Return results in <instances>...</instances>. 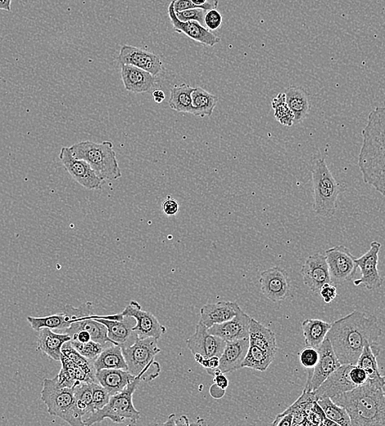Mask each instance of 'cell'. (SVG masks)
Masks as SVG:
<instances>
[{
    "instance_id": "28",
    "label": "cell",
    "mask_w": 385,
    "mask_h": 426,
    "mask_svg": "<svg viewBox=\"0 0 385 426\" xmlns=\"http://www.w3.org/2000/svg\"><path fill=\"white\" fill-rule=\"evenodd\" d=\"M60 362L62 368L59 375L57 376V382L60 385L66 388H74L75 386L83 382L93 383L90 376L81 367L69 360L63 354H62Z\"/></svg>"
},
{
    "instance_id": "47",
    "label": "cell",
    "mask_w": 385,
    "mask_h": 426,
    "mask_svg": "<svg viewBox=\"0 0 385 426\" xmlns=\"http://www.w3.org/2000/svg\"><path fill=\"white\" fill-rule=\"evenodd\" d=\"M319 294L325 303L329 304L337 296V288L331 283H326L321 287Z\"/></svg>"
},
{
    "instance_id": "6",
    "label": "cell",
    "mask_w": 385,
    "mask_h": 426,
    "mask_svg": "<svg viewBox=\"0 0 385 426\" xmlns=\"http://www.w3.org/2000/svg\"><path fill=\"white\" fill-rule=\"evenodd\" d=\"M140 382V377H135L122 392L112 395L107 405L87 417L84 421L85 425L100 423L105 419H109L117 424H135L140 418V412L133 405V394Z\"/></svg>"
},
{
    "instance_id": "31",
    "label": "cell",
    "mask_w": 385,
    "mask_h": 426,
    "mask_svg": "<svg viewBox=\"0 0 385 426\" xmlns=\"http://www.w3.org/2000/svg\"><path fill=\"white\" fill-rule=\"evenodd\" d=\"M332 324L319 319H307L302 323L305 345L318 349L326 338Z\"/></svg>"
},
{
    "instance_id": "45",
    "label": "cell",
    "mask_w": 385,
    "mask_h": 426,
    "mask_svg": "<svg viewBox=\"0 0 385 426\" xmlns=\"http://www.w3.org/2000/svg\"><path fill=\"white\" fill-rule=\"evenodd\" d=\"M221 24H223V16H221L219 11L211 10L207 11L205 16V28L214 32L220 29Z\"/></svg>"
},
{
    "instance_id": "40",
    "label": "cell",
    "mask_w": 385,
    "mask_h": 426,
    "mask_svg": "<svg viewBox=\"0 0 385 426\" xmlns=\"http://www.w3.org/2000/svg\"><path fill=\"white\" fill-rule=\"evenodd\" d=\"M272 106L278 122L286 127L294 125V115L286 103L285 93H280L274 98Z\"/></svg>"
},
{
    "instance_id": "8",
    "label": "cell",
    "mask_w": 385,
    "mask_h": 426,
    "mask_svg": "<svg viewBox=\"0 0 385 426\" xmlns=\"http://www.w3.org/2000/svg\"><path fill=\"white\" fill-rule=\"evenodd\" d=\"M42 387L41 398L47 407L48 414L59 417L72 426L85 425L77 411L74 388L60 385L57 376L53 379H44Z\"/></svg>"
},
{
    "instance_id": "4",
    "label": "cell",
    "mask_w": 385,
    "mask_h": 426,
    "mask_svg": "<svg viewBox=\"0 0 385 426\" xmlns=\"http://www.w3.org/2000/svg\"><path fill=\"white\" fill-rule=\"evenodd\" d=\"M69 148L75 157L85 160L90 164L93 170L104 181L121 178L122 171L119 167L116 152L113 149V142L95 143L88 140L82 141Z\"/></svg>"
},
{
    "instance_id": "41",
    "label": "cell",
    "mask_w": 385,
    "mask_h": 426,
    "mask_svg": "<svg viewBox=\"0 0 385 426\" xmlns=\"http://www.w3.org/2000/svg\"><path fill=\"white\" fill-rule=\"evenodd\" d=\"M73 347L82 355V356L90 359L91 361H95L98 358L102 352L104 351L105 346L95 341H88L87 343H77V342H71Z\"/></svg>"
},
{
    "instance_id": "25",
    "label": "cell",
    "mask_w": 385,
    "mask_h": 426,
    "mask_svg": "<svg viewBox=\"0 0 385 426\" xmlns=\"http://www.w3.org/2000/svg\"><path fill=\"white\" fill-rule=\"evenodd\" d=\"M250 346V338L227 342L223 354L220 357L219 370L227 373L242 368V363L246 358Z\"/></svg>"
},
{
    "instance_id": "42",
    "label": "cell",
    "mask_w": 385,
    "mask_h": 426,
    "mask_svg": "<svg viewBox=\"0 0 385 426\" xmlns=\"http://www.w3.org/2000/svg\"><path fill=\"white\" fill-rule=\"evenodd\" d=\"M92 390L93 405H94L95 411L102 409V408L107 405L109 402L111 394L99 383L93 382Z\"/></svg>"
},
{
    "instance_id": "49",
    "label": "cell",
    "mask_w": 385,
    "mask_h": 426,
    "mask_svg": "<svg viewBox=\"0 0 385 426\" xmlns=\"http://www.w3.org/2000/svg\"><path fill=\"white\" fill-rule=\"evenodd\" d=\"M200 365L205 368L207 373L209 375H212V373L214 371L219 369L220 366V358L219 357H212L210 358L205 359L200 364Z\"/></svg>"
},
{
    "instance_id": "3",
    "label": "cell",
    "mask_w": 385,
    "mask_h": 426,
    "mask_svg": "<svg viewBox=\"0 0 385 426\" xmlns=\"http://www.w3.org/2000/svg\"><path fill=\"white\" fill-rule=\"evenodd\" d=\"M383 380L367 382L347 393L332 398L347 410L353 426L385 425V398Z\"/></svg>"
},
{
    "instance_id": "12",
    "label": "cell",
    "mask_w": 385,
    "mask_h": 426,
    "mask_svg": "<svg viewBox=\"0 0 385 426\" xmlns=\"http://www.w3.org/2000/svg\"><path fill=\"white\" fill-rule=\"evenodd\" d=\"M382 243L373 241L370 248L365 254L360 257H355L357 268H359L361 277L354 281L356 286H364L366 290H374L382 286L384 279L379 272L378 263L379 254Z\"/></svg>"
},
{
    "instance_id": "50",
    "label": "cell",
    "mask_w": 385,
    "mask_h": 426,
    "mask_svg": "<svg viewBox=\"0 0 385 426\" xmlns=\"http://www.w3.org/2000/svg\"><path fill=\"white\" fill-rule=\"evenodd\" d=\"M212 376H214L215 384L219 386L220 388L223 389H227L228 388L229 380L227 376L225 375V373L218 369L214 371Z\"/></svg>"
},
{
    "instance_id": "57",
    "label": "cell",
    "mask_w": 385,
    "mask_h": 426,
    "mask_svg": "<svg viewBox=\"0 0 385 426\" xmlns=\"http://www.w3.org/2000/svg\"><path fill=\"white\" fill-rule=\"evenodd\" d=\"M382 388V391H383V393H384V398H385V376H384V384H383Z\"/></svg>"
},
{
    "instance_id": "51",
    "label": "cell",
    "mask_w": 385,
    "mask_h": 426,
    "mask_svg": "<svg viewBox=\"0 0 385 426\" xmlns=\"http://www.w3.org/2000/svg\"><path fill=\"white\" fill-rule=\"evenodd\" d=\"M294 421V414H279L276 416L275 420L273 421V425L277 426H291L293 425Z\"/></svg>"
},
{
    "instance_id": "14",
    "label": "cell",
    "mask_w": 385,
    "mask_h": 426,
    "mask_svg": "<svg viewBox=\"0 0 385 426\" xmlns=\"http://www.w3.org/2000/svg\"><path fill=\"white\" fill-rule=\"evenodd\" d=\"M259 283L263 295L274 303L284 301L290 295L289 277L286 270L279 266L263 270Z\"/></svg>"
},
{
    "instance_id": "35",
    "label": "cell",
    "mask_w": 385,
    "mask_h": 426,
    "mask_svg": "<svg viewBox=\"0 0 385 426\" xmlns=\"http://www.w3.org/2000/svg\"><path fill=\"white\" fill-rule=\"evenodd\" d=\"M194 87L187 84L176 85L171 89L170 108L178 113L192 114V92Z\"/></svg>"
},
{
    "instance_id": "10",
    "label": "cell",
    "mask_w": 385,
    "mask_h": 426,
    "mask_svg": "<svg viewBox=\"0 0 385 426\" xmlns=\"http://www.w3.org/2000/svg\"><path fill=\"white\" fill-rule=\"evenodd\" d=\"M59 158L73 179L84 188L90 190L99 189L104 184V181L100 178L90 164L85 160L75 157L70 148H62Z\"/></svg>"
},
{
    "instance_id": "2",
    "label": "cell",
    "mask_w": 385,
    "mask_h": 426,
    "mask_svg": "<svg viewBox=\"0 0 385 426\" xmlns=\"http://www.w3.org/2000/svg\"><path fill=\"white\" fill-rule=\"evenodd\" d=\"M362 139L358 156L362 178L385 197V105L371 111Z\"/></svg>"
},
{
    "instance_id": "53",
    "label": "cell",
    "mask_w": 385,
    "mask_h": 426,
    "mask_svg": "<svg viewBox=\"0 0 385 426\" xmlns=\"http://www.w3.org/2000/svg\"><path fill=\"white\" fill-rule=\"evenodd\" d=\"M225 389H221L216 384L212 385L210 388V394L212 398L220 399L225 395Z\"/></svg>"
},
{
    "instance_id": "22",
    "label": "cell",
    "mask_w": 385,
    "mask_h": 426,
    "mask_svg": "<svg viewBox=\"0 0 385 426\" xmlns=\"http://www.w3.org/2000/svg\"><path fill=\"white\" fill-rule=\"evenodd\" d=\"M82 313V308H74L66 305L63 313L48 315L46 317H28L30 326L35 331L42 329L66 330L71 326L74 320H76Z\"/></svg>"
},
{
    "instance_id": "21",
    "label": "cell",
    "mask_w": 385,
    "mask_h": 426,
    "mask_svg": "<svg viewBox=\"0 0 385 426\" xmlns=\"http://www.w3.org/2000/svg\"><path fill=\"white\" fill-rule=\"evenodd\" d=\"M250 322L251 317L241 309L236 317L227 322L216 324L207 331L225 342L241 340L250 338Z\"/></svg>"
},
{
    "instance_id": "19",
    "label": "cell",
    "mask_w": 385,
    "mask_h": 426,
    "mask_svg": "<svg viewBox=\"0 0 385 426\" xmlns=\"http://www.w3.org/2000/svg\"><path fill=\"white\" fill-rule=\"evenodd\" d=\"M353 367V364H343L332 373L320 387L313 391L317 400L324 398H332L356 389L357 386L352 382L349 375Z\"/></svg>"
},
{
    "instance_id": "18",
    "label": "cell",
    "mask_w": 385,
    "mask_h": 426,
    "mask_svg": "<svg viewBox=\"0 0 385 426\" xmlns=\"http://www.w3.org/2000/svg\"><path fill=\"white\" fill-rule=\"evenodd\" d=\"M167 11L176 33L184 34L193 39L194 41L203 44V46L214 47L220 41L219 37H216L211 30L199 24V22L180 21L176 17L172 2L168 6Z\"/></svg>"
},
{
    "instance_id": "11",
    "label": "cell",
    "mask_w": 385,
    "mask_h": 426,
    "mask_svg": "<svg viewBox=\"0 0 385 426\" xmlns=\"http://www.w3.org/2000/svg\"><path fill=\"white\" fill-rule=\"evenodd\" d=\"M320 358L317 366L309 372L304 390L308 392L315 391L320 385L328 378L335 371L342 365L336 356L329 339L326 338L320 347L317 349Z\"/></svg>"
},
{
    "instance_id": "33",
    "label": "cell",
    "mask_w": 385,
    "mask_h": 426,
    "mask_svg": "<svg viewBox=\"0 0 385 426\" xmlns=\"http://www.w3.org/2000/svg\"><path fill=\"white\" fill-rule=\"evenodd\" d=\"M192 114L199 118L211 117L218 103V97L210 94L201 87L192 92Z\"/></svg>"
},
{
    "instance_id": "55",
    "label": "cell",
    "mask_w": 385,
    "mask_h": 426,
    "mask_svg": "<svg viewBox=\"0 0 385 426\" xmlns=\"http://www.w3.org/2000/svg\"><path fill=\"white\" fill-rule=\"evenodd\" d=\"M189 421L187 416H180L179 419L176 420V425H189Z\"/></svg>"
},
{
    "instance_id": "48",
    "label": "cell",
    "mask_w": 385,
    "mask_h": 426,
    "mask_svg": "<svg viewBox=\"0 0 385 426\" xmlns=\"http://www.w3.org/2000/svg\"><path fill=\"white\" fill-rule=\"evenodd\" d=\"M162 211L167 216H173L179 212V203L171 196H167L165 202L162 203Z\"/></svg>"
},
{
    "instance_id": "32",
    "label": "cell",
    "mask_w": 385,
    "mask_h": 426,
    "mask_svg": "<svg viewBox=\"0 0 385 426\" xmlns=\"http://www.w3.org/2000/svg\"><path fill=\"white\" fill-rule=\"evenodd\" d=\"M96 371L103 369L127 370V364L120 345L112 344L105 348L94 361Z\"/></svg>"
},
{
    "instance_id": "26",
    "label": "cell",
    "mask_w": 385,
    "mask_h": 426,
    "mask_svg": "<svg viewBox=\"0 0 385 426\" xmlns=\"http://www.w3.org/2000/svg\"><path fill=\"white\" fill-rule=\"evenodd\" d=\"M96 379L111 394V396L122 391L128 385L135 379V376L127 370L103 369L96 371Z\"/></svg>"
},
{
    "instance_id": "9",
    "label": "cell",
    "mask_w": 385,
    "mask_h": 426,
    "mask_svg": "<svg viewBox=\"0 0 385 426\" xmlns=\"http://www.w3.org/2000/svg\"><path fill=\"white\" fill-rule=\"evenodd\" d=\"M325 256L329 266L331 283L340 285L355 277L357 270L355 257L348 248L344 246L330 248L325 252Z\"/></svg>"
},
{
    "instance_id": "1",
    "label": "cell",
    "mask_w": 385,
    "mask_h": 426,
    "mask_svg": "<svg viewBox=\"0 0 385 426\" xmlns=\"http://www.w3.org/2000/svg\"><path fill=\"white\" fill-rule=\"evenodd\" d=\"M383 334L378 319L373 315L353 311L331 325L326 338L330 341L336 356L342 364L357 365L366 344H377Z\"/></svg>"
},
{
    "instance_id": "58",
    "label": "cell",
    "mask_w": 385,
    "mask_h": 426,
    "mask_svg": "<svg viewBox=\"0 0 385 426\" xmlns=\"http://www.w3.org/2000/svg\"><path fill=\"white\" fill-rule=\"evenodd\" d=\"M0 10H2L1 3H0Z\"/></svg>"
},
{
    "instance_id": "52",
    "label": "cell",
    "mask_w": 385,
    "mask_h": 426,
    "mask_svg": "<svg viewBox=\"0 0 385 426\" xmlns=\"http://www.w3.org/2000/svg\"><path fill=\"white\" fill-rule=\"evenodd\" d=\"M191 1L205 11L214 10L218 6V0H191Z\"/></svg>"
},
{
    "instance_id": "24",
    "label": "cell",
    "mask_w": 385,
    "mask_h": 426,
    "mask_svg": "<svg viewBox=\"0 0 385 426\" xmlns=\"http://www.w3.org/2000/svg\"><path fill=\"white\" fill-rule=\"evenodd\" d=\"M121 77L127 91L142 94L152 91L155 77L146 71L131 65H121Z\"/></svg>"
},
{
    "instance_id": "5",
    "label": "cell",
    "mask_w": 385,
    "mask_h": 426,
    "mask_svg": "<svg viewBox=\"0 0 385 426\" xmlns=\"http://www.w3.org/2000/svg\"><path fill=\"white\" fill-rule=\"evenodd\" d=\"M314 211L317 215L331 217L337 210L340 185L327 166L326 160H314L312 167Z\"/></svg>"
},
{
    "instance_id": "29",
    "label": "cell",
    "mask_w": 385,
    "mask_h": 426,
    "mask_svg": "<svg viewBox=\"0 0 385 426\" xmlns=\"http://www.w3.org/2000/svg\"><path fill=\"white\" fill-rule=\"evenodd\" d=\"M284 93L286 103L294 115V125L303 122L310 111L307 92L301 87L290 86Z\"/></svg>"
},
{
    "instance_id": "36",
    "label": "cell",
    "mask_w": 385,
    "mask_h": 426,
    "mask_svg": "<svg viewBox=\"0 0 385 426\" xmlns=\"http://www.w3.org/2000/svg\"><path fill=\"white\" fill-rule=\"evenodd\" d=\"M275 357V353H268L255 345L250 344L249 351L242 363V368L247 367L264 372L271 366Z\"/></svg>"
},
{
    "instance_id": "13",
    "label": "cell",
    "mask_w": 385,
    "mask_h": 426,
    "mask_svg": "<svg viewBox=\"0 0 385 426\" xmlns=\"http://www.w3.org/2000/svg\"><path fill=\"white\" fill-rule=\"evenodd\" d=\"M124 316L135 318L136 324L133 331L139 339L155 338L159 340L167 329L152 313L142 310L137 301H131L122 313Z\"/></svg>"
},
{
    "instance_id": "16",
    "label": "cell",
    "mask_w": 385,
    "mask_h": 426,
    "mask_svg": "<svg viewBox=\"0 0 385 426\" xmlns=\"http://www.w3.org/2000/svg\"><path fill=\"white\" fill-rule=\"evenodd\" d=\"M300 273L302 275L304 285L315 294H319L321 287L325 284L331 283L326 256L321 252L309 256L305 261Z\"/></svg>"
},
{
    "instance_id": "46",
    "label": "cell",
    "mask_w": 385,
    "mask_h": 426,
    "mask_svg": "<svg viewBox=\"0 0 385 426\" xmlns=\"http://www.w3.org/2000/svg\"><path fill=\"white\" fill-rule=\"evenodd\" d=\"M349 375H350L352 382L357 387L366 384L368 380V376L366 371L357 365H353Z\"/></svg>"
},
{
    "instance_id": "15",
    "label": "cell",
    "mask_w": 385,
    "mask_h": 426,
    "mask_svg": "<svg viewBox=\"0 0 385 426\" xmlns=\"http://www.w3.org/2000/svg\"><path fill=\"white\" fill-rule=\"evenodd\" d=\"M188 349L194 355H201L205 358L220 357L227 342L218 336L210 334L207 328L199 323L196 332L187 340Z\"/></svg>"
},
{
    "instance_id": "30",
    "label": "cell",
    "mask_w": 385,
    "mask_h": 426,
    "mask_svg": "<svg viewBox=\"0 0 385 426\" xmlns=\"http://www.w3.org/2000/svg\"><path fill=\"white\" fill-rule=\"evenodd\" d=\"M250 342V344L255 345L265 351L276 354L278 347L275 333L254 318H251Z\"/></svg>"
},
{
    "instance_id": "54",
    "label": "cell",
    "mask_w": 385,
    "mask_h": 426,
    "mask_svg": "<svg viewBox=\"0 0 385 426\" xmlns=\"http://www.w3.org/2000/svg\"><path fill=\"white\" fill-rule=\"evenodd\" d=\"M153 100L157 104H162L163 100H165V94L161 90H154L152 93Z\"/></svg>"
},
{
    "instance_id": "20",
    "label": "cell",
    "mask_w": 385,
    "mask_h": 426,
    "mask_svg": "<svg viewBox=\"0 0 385 426\" xmlns=\"http://www.w3.org/2000/svg\"><path fill=\"white\" fill-rule=\"evenodd\" d=\"M95 318L107 327L109 338L114 344L120 345L122 348L127 347L138 339L133 331L136 324L135 318L124 316L120 321H115L104 318L103 315H95Z\"/></svg>"
},
{
    "instance_id": "34",
    "label": "cell",
    "mask_w": 385,
    "mask_h": 426,
    "mask_svg": "<svg viewBox=\"0 0 385 426\" xmlns=\"http://www.w3.org/2000/svg\"><path fill=\"white\" fill-rule=\"evenodd\" d=\"M380 348L377 344H366L358 358L357 365L364 369L368 376V380H383L384 376L380 374L377 357Z\"/></svg>"
},
{
    "instance_id": "23",
    "label": "cell",
    "mask_w": 385,
    "mask_h": 426,
    "mask_svg": "<svg viewBox=\"0 0 385 426\" xmlns=\"http://www.w3.org/2000/svg\"><path fill=\"white\" fill-rule=\"evenodd\" d=\"M241 311V308L236 302L223 301L206 304L200 309L199 323L209 329L216 324L229 321L236 317Z\"/></svg>"
},
{
    "instance_id": "43",
    "label": "cell",
    "mask_w": 385,
    "mask_h": 426,
    "mask_svg": "<svg viewBox=\"0 0 385 426\" xmlns=\"http://www.w3.org/2000/svg\"><path fill=\"white\" fill-rule=\"evenodd\" d=\"M320 354L318 349L306 347L299 353L300 362L306 369H313L319 361Z\"/></svg>"
},
{
    "instance_id": "44",
    "label": "cell",
    "mask_w": 385,
    "mask_h": 426,
    "mask_svg": "<svg viewBox=\"0 0 385 426\" xmlns=\"http://www.w3.org/2000/svg\"><path fill=\"white\" fill-rule=\"evenodd\" d=\"M206 12L207 11L202 10V8H194V10H188L176 12V15L180 21H194L199 22V24L203 26H205V16Z\"/></svg>"
},
{
    "instance_id": "17",
    "label": "cell",
    "mask_w": 385,
    "mask_h": 426,
    "mask_svg": "<svg viewBox=\"0 0 385 426\" xmlns=\"http://www.w3.org/2000/svg\"><path fill=\"white\" fill-rule=\"evenodd\" d=\"M118 60L121 65H131L157 77L162 73V63L155 53L131 46L122 47Z\"/></svg>"
},
{
    "instance_id": "56",
    "label": "cell",
    "mask_w": 385,
    "mask_h": 426,
    "mask_svg": "<svg viewBox=\"0 0 385 426\" xmlns=\"http://www.w3.org/2000/svg\"><path fill=\"white\" fill-rule=\"evenodd\" d=\"M0 3H1L2 10L11 11L12 0H0Z\"/></svg>"
},
{
    "instance_id": "38",
    "label": "cell",
    "mask_w": 385,
    "mask_h": 426,
    "mask_svg": "<svg viewBox=\"0 0 385 426\" xmlns=\"http://www.w3.org/2000/svg\"><path fill=\"white\" fill-rule=\"evenodd\" d=\"M318 405L321 406L329 420L337 425H351V419L348 411L342 406L338 405L330 398L318 399Z\"/></svg>"
},
{
    "instance_id": "27",
    "label": "cell",
    "mask_w": 385,
    "mask_h": 426,
    "mask_svg": "<svg viewBox=\"0 0 385 426\" xmlns=\"http://www.w3.org/2000/svg\"><path fill=\"white\" fill-rule=\"evenodd\" d=\"M71 337L66 333H55L50 329L38 331V349L55 361H60L62 348Z\"/></svg>"
},
{
    "instance_id": "7",
    "label": "cell",
    "mask_w": 385,
    "mask_h": 426,
    "mask_svg": "<svg viewBox=\"0 0 385 426\" xmlns=\"http://www.w3.org/2000/svg\"><path fill=\"white\" fill-rule=\"evenodd\" d=\"M155 338L137 339L134 344L122 347V353L127 364V371L141 381L150 382L160 375L161 368L155 357L161 349Z\"/></svg>"
},
{
    "instance_id": "39",
    "label": "cell",
    "mask_w": 385,
    "mask_h": 426,
    "mask_svg": "<svg viewBox=\"0 0 385 426\" xmlns=\"http://www.w3.org/2000/svg\"><path fill=\"white\" fill-rule=\"evenodd\" d=\"M62 354L68 358L69 360L81 367L86 374L90 376L93 382L98 383L96 379V370L94 366V361L90 360L79 353L76 349L73 347L70 341L66 342L62 348Z\"/></svg>"
},
{
    "instance_id": "37",
    "label": "cell",
    "mask_w": 385,
    "mask_h": 426,
    "mask_svg": "<svg viewBox=\"0 0 385 426\" xmlns=\"http://www.w3.org/2000/svg\"><path fill=\"white\" fill-rule=\"evenodd\" d=\"M74 392L78 414L84 418L86 415L90 416L93 414L95 409L93 405L92 383L79 384L75 386Z\"/></svg>"
}]
</instances>
